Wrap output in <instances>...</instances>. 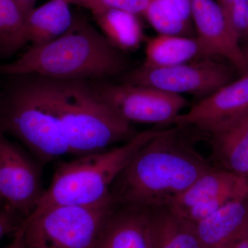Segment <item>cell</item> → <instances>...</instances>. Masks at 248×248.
I'll list each match as a JSON object with an SVG mask.
<instances>
[{
	"label": "cell",
	"instance_id": "obj_10",
	"mask_svg": "<svg viewBox=\"0 0 248 248\" xmlns=\"http://www.w3.org/2000/svg\"><path fill=\"white\" fill-rule=\"evenodd\" d=\"M248 110V73L201 99L174 124L211 135Z\"/></svg>",
	"mask_w": 248,
	"mask_h": 248
},
{
	"label": "cell",
	"instance_id": "obj_12",
	"mask_svg": "<svg viewBox=\"0 0 248 248\" xmlns=\"http://www.w3.org/2000/svg\"><path fill=\"white\" fill-rule=\"evenodd\" d=\"M94 248H151L149 209L115 205Z\"/></svg>",
	"mask_w": 248,
	"mask_h": 248
},
{
	"label": "cell",
	"instance_id": "obj_16",
	"mask_svg": "<svg viewBox=\"0 0 248 248\" xmlns=\"http://www.w3.org/2000/svg\"><path fill=\"white\" fill-rule=\"evenodd\" d=\"M210 58L197 37L159 34L147 42L142 66L166 68Z\"/></svg>",
	"mask_w": 248,
	"mask_h": 248
},
{
	"label": "cell",
	"instance_id": "obj_13",
	"mask_svg": "<svg viewBox=\"0 0 248 248\" xmlns=\"http://www.w3.org/2000/svg\"><path fill=\"white\" fill-rule=\"evenodd\" d=\"M195 227L202 248H231L248 232V199L228 202Z\"/></svg>",
	"mask_w": 248,
	"mask_h": 248
},
{
	"label": "cell",
	"instance_id": "obj_21",
	"mask_svg": "<svg viewBox=\"0 0 248 248\" xmlns=\"http://www.w3.org/2000/svg\"><path fill=\"white\" fill-rule=\"evenodd\" d=\"M27 43L22 11L15 0H0V54L11 56Z\"/></svg>",
	"mask_w": 248,
	"mask_h": 248
},
{
	"label": "cell",
	"instance_id": "obj_28",
	"mask_svg": "<svg viewBox=\"0 0 248 248\" xmlns=\"http://www.w3.org/2000/svg\"><path fill=\"white\" fill-rule=\"evenodd\" d=\"M3 92L2 90L0 89V112H1V105H2Z\"/></svg>",
	"mask_w": 248,
	"mask_h": 248
},
{
	"label": "cell",
	"instance_id": "obj_6",
	"mask_svg": "<svg viewBox=\"0 0 248 248\" xmlns=\"http://www.w3.org/2000/svg\"><path fill=\"white\" fill-rule=\"evenodd\" d=\"M112 200L93 206L54 205L22 223L26 248H94Z\"/></svg>",
	"mask_w": 248,
	"mask_h": 248
},
{
	"label": "cell",
	"instance_id": "obj_2",
	"mask_svg": "<svg viewBox=\"0 0 248 248\" xmlns=\"http://www.w3.org/2000/svg\"><path fill=\"white\" fill-rule=\"evenodd\" d=\"M129 61L82 17L56 40L32 46L16 61L0 65V76H36L62 80L102 81L127 71Z\"/></svg>",
	"mask_w": 248,
	"mask_h": 248
},
{
	"label": "cell",
	"instance_id": "obj_11",
	"mask_svg": "<svg viewBox=\"0 0 248 248\" xmlns=\"http://www.w3.org/2000/svg\"><path fill=\"white\" fill-rule=\"evenodd\" d=\"M192 19L196 37L210 58L222 57L241 75L248 73L247 58L217 1L192 0Z\"/></svg>",
	"mask_w": 248,
	"mask_h": 248
},
{
	"label": "cell",
	"instance_id": "obj_18",
	"mask_svg": "<svg viewBox=\"0 0 248 248\" xmlns=\"http://www.w3.org/2000/svg\"><path fill=\"white\" fill-rule=\"evenodd\" d=\"M151 248H202L195 224L168 207L150 209Z\"/></svg>",
	"mask_w": 248,
	"mask_h": 248
},
{
	"label": "cell",
	"instance_id": "obj_7",
	"mask_svg": "<svg viewBox=\"0 0 248 248\" xmlns=\"http://www.w3.org/2000/svg\"><path fill=\"white\" fill-rule=\"evenodd\" d=\"M233 76L231 67L210 58L166 68H148L141 65L127 72L123 83L203 99L232 81Z\"/></svg>",
	"mask_w": 248,
	"mask_h": 248
},
{
	"label": "cell",
	"instance_id": "obj_20",
	"mask_svg": "<svg viewBox=\"0 0 248 248\" xmlns=\"http://www.w3.org/2000/svg\"><path fill=\"white\" fill-rule=\"evenodd\" d=\"M144 17L159 35L196 37L192 0H149Z\"/></svg>",
	"mask_w": 248,
	"mask_h": 248
},
{
	"label": "cell",
	"instance_id": "obj_27",
	"mask_svg": "<svg viewBox=\"0 0 248 248\" xmlns=\"http://www.w3.org/2000/svg\"><path fill=\"white\" fill-rule=\"evenodd\" d=\"M231 248H248V232Z\"/></svg>",
	"mask_w": 248,
	"mask_h": 248
},
{
	"label": "cell",
	"instance_id": "obj_3",
	"mask_svg": "<svg viewBox=\"0 0 248 248\" xmlns=\"http://www.w3.org/2000/svg\"><path fill=\"white\" fill-rule=\"evenodd\" d=\"M0 112V130L33 153L42 164L70 154L66 132L59 115L50 78L9 76Z\"/></svg>",
	"mask_w": 248,
	"mask_h": 248
},
{
	"label": "cell",
	"instance_id": "obj_30",
	"mask_svg": "<svg viewBox=\"0 0 248 248\" xmlns=\"http://www.w3.org/2000/svg\"><path fill=\"white\" fill-rule=\"evenodd\" d=\"M245 55H246V58H247V60L248 61V48L246 49V50H244Z\"/></svg>",
	"mask_w": 248,
	"mask_h": 248
},
{
	"label": "cell",
	"instance_id": "obj_4",
	"mask_svg": "<svg viewBox=\"0 0 248 248\" xmlns=\"http://www.w3.org/2000/svg\"><path fill=\"white\" fill-rule=\"evenodd\" d=\"M50 79L70 154L79 157L104 151L138 133L103 99L93 81Z\"/></svg>",
	"mask_w": 248,
	"mask_h": 248
},
{
	"label": "cell",
	"instance_id": "obj_32",
	"mask_svg": "<svg viewBox=\"0 0 248 248\" xmlns=\"http://www.w3.org/2000/svg\"></svg>",
	"mask_w": 248,
	"mask_h": 248
},
{
	"label": "cell",
	"instance_id": "obj_22",
	"mask_svg": "<svg viewBox=\"0 0 248 248\" xmlns=\"http://www.w3.org/2000/svg\"><path fill=\"white\" fill-rule=\"evenodd\" d=\"M68 4L84 7L91 13L119 9L144 17L149 0H65Z\"/></svg>",
	"mask_w": 248,
	"mask_h": 248
},
{
	"label": "cell",
	"instance_id": "obj_24",
	"mask_svg": "<svg viewBox=\"0 0 248 248\" xmlns=\"http://www.w3.org/2000/svg\"><path fill=\"white\" fill-rule=\"evenodd\" d=\"M24 221L6 205L0 207V240L6 235L13 234L14 236Z\"/></svg>",
	"mask_w": 248,
	"mask_h": 248
},
{
	"label": "cell",
	"instance_id": "obj_31",
	"mask_svg": "<svg viewBox=\"0 0 248 248\" xmlns=\"http://www.w3.org/2000/svg\"><path fill=\"white\" fill-rule=\"evenodd\" d=\"M0 132H1V130H0Z\"/></svg>",
	"mask_w": 248,
	"mask_h": 248
},
{
	"label": "cell",
	"instance_id": "obj_19",
	"mask_svg": "<svg viewBox=\"0 0 248 248\" xmlns=\"http://www.w3.org/2000/svg\"><path fill=\"white\" fill-rule=\"evenodd\" d=\"M91 14L104 37L119 50L133 51L141 45L144 32L140 16L119 9Z\"/></svg>",
	"mask_w": 248,
	"mask_h": 248
},
{
	"label": "cell",
	"instance_id": "obj_26",
	"mask_svg": "<svg viewBox=\"0 0 248 248\" xmlns=\"http://www.w3.org/2000/svg\"><path fill=\"white\" fill-rule=\"evenodd\" d=\"M15 1L22 11L26 19L28 15L35 9L37 0H15Z\"/></svg>",
	"mask_w": 248,
	"mask_h": 248
},
{
	"label": "cell",
	"instance_id": "obj_23",
	"mask_svg": "<svg viewBox=\"0 0 248 248\" xmlns=\"http://www.w3.org/2000/svg\"><path fill=\"white\" fill-rule=\"evenodd\" d=\"M217 2L238 40L248 35V0H218Z\"/></svg>",
	"mask_w": 248,
	"mask_h": 248
},
{
	"label": "cell",
	"instance_id": "obj_5",
	"mask_svg": "<svg viewBox=\"0 0 248 248\" xmlns=\"http://www.w3.org/2000/svg\"><path fill=\"white\" fill-rule=\"evenodd\" d=\"M162 130H145L121 146L60 164L34 213L54 205L93 206L112 200L110 187L116 178L137 152Z\"/></svg>",
	"mask_w": 248,
	"mask_h": 248
},
{
	"label": "cell",
	"instance_id": "obj_15",
	"mask_svg": "<svg viewBox=\"0 0 248 248\" xmlns=\"http://www.w3.org/2000/svg\"><path fill=\"white\" fill-rule=\"evenodd\" d=\"M210 138L211 164L248 180V110Z\"/></svg>",
	"mask_w": 248,
	"mask_h": 248
},
{
	"label": "cell",
	"instance_id": "obj_17",
	"mask_svg": "<svg viewBox=\"0 0 248 248\" xmlns=\"http://www.w3.org/2000/svg\"><path fill=\"white\" fill-rule=\"evenodd\" d=\"M70 5L65 0H50L32 10L25 19L27 42L40 46L64 34L74 21Z\"/></svg>",
	"mask_w": 248,
	"mask_h": 248
},
{
	"label": "cell",
	"instance_id": "obj_29",
	"mask_svg": "<svg viewBox=\"0 0 248 248\" xmlns=\"http://www.w3.org/2000/svg\"><path fill=\"white\" fill-rule=\"evenodd\" d=\"M4 201L2 200V199H1V197H0V207L4 206Z\"/></svg>",
	"mask_w": 248,
	"mask_h": 248
},
{
	"label": "cell",
	"instance_id": "obj_8",
	"mask_svg": "<svg viewBox=\"0 0 248 248\" xmlns=\"http://www.w3.org/2000/svg\"><path fill=\"white\" fill-rule=\"evenodd\" d=\"M93 83L103 99L130 124H174L187 104L180 94L151 86L123 82L113 84L104 80Z\"/></svg>",
	"mask_w": 248,
	"mask_h": 248
},
{
	"label": "cell",
	"instance_id": "obj_25",
	"mask_svg": "<svg viewBox=\"0 0 248 248\" xmlns=\"http://www.w3.org/2000/svg\"><path fill=\"white\" fill-rule=\"evenodd\" d=\"M4 248H26L24 231L22 226H21L17 232L14 235V239L12 240L11 244Z\"/></svg>",
	"mask_w": 248,
	"mask_h": 248
},
{
	"label": "cell",
	"instance_id": "obj_9",
	"mask_svg": "<svg viewBox=\"0 0 248 248\" xmlns=\"http://www.w3.org/2000/svg\"><path fill=\"white\" fill-rule=\"evenodd\" d=\"M45 192L39 161L0 132V197L4 205L26 220Z\"/></svg>",
	"mask_w": 248,
	"mask_h": 248
},
{
	"label": "cell",
	"instance_id": "obj_1",
	"mask_svg": "<svg viewBox=\"0 0 248 248\" xmlns=\"http://www.w3.org/2000/svg\"><path fill=\"white\" fill-rule=\"evenodd\" d=\"M187 127L163 129L140 148L110 187L115 206L169 207L213 165L195 148Z\"/></svg>",
	"mask_w": 248,
	"mask_h": 248
},
{
	"label": "cell",
	"instance_id": "obj_14",
	"mask_svg": "<svg viewBox=\"0 0 248 248\" xmlns=\"http://www.w3.org/2000/svg\"><path fill=\"white\" fill-rule=\"evenodd\" d=\"M248 180L237 174L213 167L201 176L175 199L168 208L179 215L196 204L227 197L231 200L248 198Z\"/></svg>",
	"mask_w": 248,
	"mask_h": 248
}]
</instances>
